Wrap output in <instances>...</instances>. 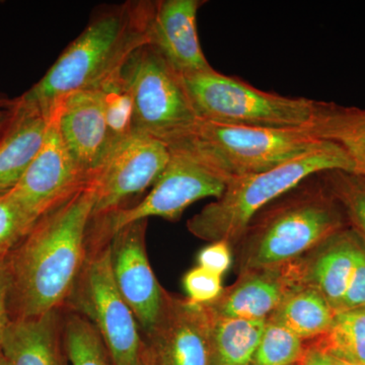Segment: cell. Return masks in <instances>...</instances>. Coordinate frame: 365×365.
I'll return each instance as SVG.
<instances>
[{
  "label": "cell",
  "instance_id": "21",
  "mask_svg": "<svg viewBox=\"0 0 365 365\" xmlns=\"http://www.w3.org/2000/svg\"><path fill=\"white\" fill-rule=\"evenodd\" d=\"M335 314L323 295L304 287L287 295L267 321L284 327L304 342H309L328 332Z\"/></svg>",
  "mask_w": 365,
  "mask_h": 365
},
{
  "label": "cell",
  "instance_id": "6",
  "mask_svg": "<svg viewBox=\"0 0 365 365\" xmlns=\"http://www.w3.org/2000/svg\"><path fill=\"white\" fill-rule=\"evenodd\" d=\"M199 120L230 126L264 129H307L319 101L287 97L259 90L215 68L182 76Z\"/></svg>",
  "mask_w": 365,
  "mask_h": 365
},
{
  "label": "cell",
  "instance_id": "22",
  "mask_svg": "<svg viewBox=\"0 0 365 365\" xmlns=\"http://www.w3.org/2000/svg\"><path fill=\"white\" fill-rule=\"evenodd\" d=\"M210 314L215 365H252L267 319L222 318Z\"/></svg>",
  "mask_w": 365,
  "mask_h": 365
},
{
  "label": "cell",
  "instance_id": "9",
  "mask_svg": "<svg viewBox=\"0 0 365 365\" xmlns=\"http://www.w3.org/2000/svg\"><path fill=\"white\" fill-rule=\"evenodd\" d=\"M170 153L167 168L143 201L133 207L118 209L109 215L91 218L90 244H107L120 228L153 216L174 222L197 201L222 195L228 182L225 177L186 153Z\"/></svg>",
  "mask_w": 365,
  "mask_h": 365
},
{
  "label": "cell",
  "instance_id": "10",
  "mask_svg": "<svg viewBox=\"0 0 365 365\" xmlns=\"http://www.w3.org/2000/svg\"><path fill=\"white\" fill-rule=\"evenodd\" d=\"M170 155L167 144L139 132L115 146L90 184L95 194L91 218L124 208L129 199L153 187Z\"/></svg>",
  "mask_w": 365,
  "mask_h": 365
},
{
  "label": "cell",
  "instance_id": "27",
  "mask_svg": "<svg viewBox=\"0 0 365 365\" xmlns=\"http://www.w3.org/2000/svg\"><path fill=\"white\" fill-rule=\"evenodd\" d=\"M307 342L284 327L267 321L252 365H294L302 361Z\"/></svg>",
  "mask_w": 365,
  "mask_h": 365
},
{
  "label": "cell",
  "instance_id": "30",
  "mask_svg": "<svg viewBox=\"0 0 365 365\" xmlns=\"http://www.w3.org/2000/svg\"><path fill=\"white\" fill-rule=\"evenodd\" d=\"M364 307H365V244L359 237L354 270H353L351 280L339 312Z\"/></svg>",
  "mask_w": 365,
  "mask_h": 365
},
{
  "label": "cell",
  "instance_id": "3",
  "mask_svg": "<svg viewBox=\"0 0 365 365\" xmlns=\"http://www.w3.org/2000/svg\"><path fill=\"white\" fill-rule=\"evenodd\" d=\"M348 227L340 204L314 175L255 215L234 247L237 273L297 260Z\"/></svg>",
  "mask_w": 365,
  "mask_h": 365
},
{
  "label": "cell",
  "instance_id": "31",
  "mask_svg": "<svg viewBox=\"0 0 365 365\" xmlns=\"http://www.w3.org/2000/svg\"><path fill=\"white\" fill-rule=\"evenodd\" d=\"M232 246L225 242H210L197 255L200 267L222 276L232 266Z\"/></svg>",
  "mask_w": 365,
  "mask_h": 365
},
{
  "label": "cell",
  "instance_id": "18",
  "mask_svg": "<svg viewBox=\"0 0 365 365\" xmlns=\"http://www.w3.org/2000/svg\"><path fill=\"white\" fill-rule=\"evenodd\" d=\"M359 242V235L348 227L297 259L302 285L323 295L335 313L349 287Z\"/></svg>",
  "mask_w": 365,
  "mask_h": 365
},
{
  "label": "cell",
  "instance_id": "14",
  "mask_svg": "<svg viewBox=\"0 0 365 365\" xmlns=\"http://www.w3.org/2000/svg\"><path fill=\"white\" fill-rule=\"evenodd\" d=\"M304 287L297 260L239 274L217 299L205 304L222 318L267 319L294 290Z\"/></svg>",
  "mask_w": 365,
  "mask_h": 365
},
{
  "label": "cell",
  "instance_id": "19",
  "mask_svg": "<svg viewBox=\"0 0 365 365\" xmlns=\"http://www.w3.org/2000/svg\"><path fill=\"white\" fill-rule=\"evenodd\" d=\"M64 309L6 327L0 350L9 365H71L64 343Z\"/></svg>",
  "mask_w": 365,
  "mask_h": 365
},
{
  "label": "cell",
  "instance_id": "7",
  "mask_svg": "<svg viewBox=\"0 0 365 365\" xmlns=\"http://www.w3.org/2000/svg\"><path fill=\"white\" fill-rule=\"evenodd\" d=\"M134 102V132L169 148L188 135L199 120L182 76L150 45L137 49L122 69Z\"/></svg>",
  "mask_w": 365,
  "mask_h": 365
},
{
  "label": "cell",
  "instance_id": "8",
  "mask_svg": "<svg viewBox=\"0 0 365 365\" xmlns=\"http://www.w3.org/2000/svg\"><path fill=\"white\" fill-rule=\"evenodd\" d=\"M64 309L95 327L114 365L143 364V336L115 282L110 242L88 247L85 265Z\"/></svg>",
  "mask_w": 365,
  "mask_h": 365
},
{
  "label": "cell",
  "instance_id": "37",
  "mask_svg": "<svg viewBox=\"0 0 365 365\" xmlns=\"http://www.w3.org/2000/svg\"><path fill=\"white\" fill-rule=\"evenodd\" d=\"M294 365H302V364H300V362H299V364H294Z\"/></svg>",
  "mask_w": 365,
  "mask_h": 365
},
{
  "label": "cell",
  "instance_id": "2",
  "mask_svg": "<svg viewBox=\"0 0 365 365\" xmlns=\"http://www.w3.org/2000/svg\"><path fill=\"white\" fill-rule=\"evenodd\" d=\"M153 6L155 1L148 0L127 1L96 14L45 76L21 97L52 113L67 96L97 90L122 71L137 49L150 43Z\"/></svg>",
  "mask_w": 365,
  "mask_h": 365
},
{
  "label": "cell",
  "instance_id": "36",
  "mask_svg": "<svg viewBox=\"0 0 365 365\" xmlns=\"http://www.w3.org/2000/svg\"><path fill=\"white\" fill-rule=\"evenodd\" d=\"M1 355H2L1 350H0V359H1Z\"/></svg>",
  "mask_w": 365,
  "mask_h": 365
},
{
  "label": "cell",
  "instance_id": "38",
  "mask_svg": "<svg viewBox=\"0 0 365 365\" xmlns=\"http://www.w3.org/2000/svg\"><path fill=\"white\" fill-rule=\"evenodd\" d=\"M141 365H144L143 364H141Z\"/></svg>",
  "mask_w": 365,
  "mask_h": 365
},
{
  "label": "cell",
  "instance_id": "34",
  "mask_svg": "<svg viewBox=\"0 0 365 365\" xmlns=\"http://www.w3.org/2000/svg\"><path fill=\"white\" fill-rule=\"evenodd\" d=\"M14 107V100H9L0 95V134L6 128L7 122L11 119Z\"/></svg>",
  "mask_w": 365,
  "mask_h": 365
},
{
  "label": "cell",
  "instance_id": "5",
  "mask_svg": "<svg viewBox=\"0 0 365 365\" xmlns=\"http://www.w3.org/2000/svg\"><path fill=\"white\" fill-rule=\"evenodd\" d=\"M307 129H264L199 121L170 146L195 158L228 182L266 172L323 145Z\"/></svg>",
  "mask_w": 365,
  "mask_h": 365
},
{
  "label": "cell",
  "instance_id": "1",
  "mask_svg": "<svg viewBox=\"0 0 365 365\" xmlns=\"http://www.w3.org/2000/svg\"><path fill=\"white\" fill-rule=\"evenodd\" d=\"M93 202L88 186L39 218L7 255L11 321L64 309L88 257Z\"/></svg>",
  "mask_w": 365,
  "mask_h": 365
},
{
  "label": "cell",
  "instance_id": "24",
  "mask_svg": "<svg viewBox=\"0 0 365 365\" xmlns=\"http://www.w3.org/2000/svg\"><path fill=\"white\" fill-rule=\"evenodd\" d=\"M123 69V68H122ZM104 110L110 151L134 133V102L122 71L97 88Z\"/></svg>",
  "mask_w": 365,
  "mask_h": 365
},
{
  "label": "cell",
  "instance_id": "13",
  "mask_svg": "<svg viewBox=\"0 0 365 365\" xmlns=\"http://www.w3.org/2000/svg\"><path fill=\"white\" fill-rule=\"evenodd\" d=\"M148 222L138 220L125 225L110 242L115 282L143 335L157 323L165 294L146 252Z\"/></svg>",
  "mask_w": 365,
  "mask_h": 365
},
{
  "label": "cell",
  "instance_id": "15",
  "mask_svg": "<svg viewBox=\"0 0 365 365\" xmlns=\"http://www.w3.org/2000/svg\"><path fill=\"white\" fill-rule=\"evenodd\" d=\"M52 111L67 150L91 184L110 150L100 91H76Z\"/></svg>",
  "mask_w": 365,
  "mask_h": 365
},
{
  "label": "cell",
  "instance_id": "4",
  "mask_svg": "<svg viewBox=\"0 0 365 365\" xmlns=\"http://www.w3.org/2000/svg\"><path fill=\"white\" fill-rule=\"evenodd\" d=\"M334 170L354 172V165L338 144L325 140L274 169L230 180L222 195L190 218L187 228L203 241L225 242L234 248L262 209L307 178Z\"/></svg>",
  "mask_w": 365,
  "mask_h": 365
},
{
  "label": "cell",
  "instance_id": "28",
  "mask_svg": "<svg viewBox=\"0 0 365 365\" xmlns=\"http://www.w3.org/2000/svg\"><path fill=\"white\" fill-rule=\"evenodd\" d=\"M35 223L7 192H0V260L6 258Z\"/></svg>",
  "mask_w": 365,
  "mask_h": 365
},
{
  "label": "cell",
  "instance_id": "20",
  "mask_svg": "<svg viewBox=\"0 0 365 365\" xmlns=\"http://www.w3.org/2000/svg\"><path fill=\"white\" fill-rule=\"evenodd\" d=\"M321 140L338 144L365 176V109L318 102L313 122L307 129Z\"/></svg>",
  "mask_w": 365,
  "mask_h": 365
},
{
  "label": "cell",
  "instance_id": "33",
  "mask_svg": "<svg viewBox=\"0 0 365 365\" xmlns=\"http://www.w3.org/2000/svg\"><path fill=\"white\" fill-rule=\"evenodd\" d=\"M9 280L7 275L6 262L0 260V341L11 323L9 313Z\"/></svg>",
  "mask_w": 365,
  "mask_h": 365
},
{
  "label": "cell",
  "instance_id": "12",
  "mask_svg": "<svg viewBox=\"0 0 365 365\" xmlns=\"http://www.w3.org/2000/svg\"><path fill=\"white\" fill-rule=\"evenodd\" d=\"M90 186L60 136L54 113L45 143L16 187L7 192L34 222Z\"/></svg>",
  "mask_w": 365,
  "mask_h": 365
},
{
  "label": "cell",
  "instance_id": "26",
  "mask_svg": "<svg viewBox=\"0 0 365 365\" xmlns=\"http://www.w3.org/2000/svg\"><path fill=\"white\" fill-rule=\"evenodd\" d=\"M319 176L344 211L349 227L365 244V176L341 170H328Z\"/></svg>",
  "mask_w": 365,
  "mask_h": 365
},
{
  "label": "cell",
  "instance_id": "11",
  "mask_svg": "<svg viewBox=\"0 0 365 365\" xmlns=\"http://www.w3.org/2000/svg\"><path fill=\"white\" fill-rule=\"evenodd\" d=\"M212 318L205 304L165 289L157 323L144 334V365H215Z\"/></svg>",
  "mask_w": 365,
  "mask_h": 365
},
{
  "label": "cell",
  "instance_id": "29",
  "mask_svg": "<svg viewBox=\"0 0 365 365\" xmlns=\"http://www.w3.org/2000/svg\"><path fill=\"white\" fill-rule=\"evenodd\" d=\"M182 287L187 299L199 304H208L222 294V276L207 269L196 266L182 277Z\"/></svg>",
  "mask_w": 365,
  "mask_h": 365
},
{
  "label": "cell",
  "instance_id": "35",
  "mask_svg": "<svg viewBox=\"0 0 365 365\" xmlns=\"http://www.w3.org/2000/svg\"><path fill=\"white\" fill-rule=\"evenodd\" d=\"M0 365H9L6 359H4V355H1V359H0Z\"/></svg>",
  "mask_w": 365,
  "mask_h": 365
},
{
  "label": "cell",
  "instance_id": "16",
  "mask_svg": "<svg viewBox=\"0 0 365 365\" xmlns=\"http://www.w3.org/2000/svg\"><path fill=\"white\" fill-rule=\"evenodd\" d=\"M202 0L155 1L150 24L151 47L181 76L211 71L197 31V14Z\"/></svg>",
  "mask_w": 365,
  "mask_h": 365
},
{
  "label": "cell",
  "instance_id": "17",
  "mask_svg": "<svg viewBox=\"0 0 365 365\" xmlns=\"http://www.w3.org/2000/svg\"><path fill=\"white\" fill-rule=\"evenodd\" d=\"M53 112L23 98H14L11 119L0 134V192L11 191L21 181L42 148Z\"/></svg>",
  "mask_w": 365,
  "mask_h": 365
},
{
  "label": "cell",
  "instance_id": "23",
  "mask_svg": "<svg viewBox=\"0 0 365 365\" xmlns=\"http://www.w3.org/2000/svg\"><path fill=\"white\" fill-rule=\"evenodd\" d=\"M309 342L342 359L365 365V307L338 312L328 332Z\"/></svg>",
  "mask_w": 365,
  "mask_h": 365
},
{
  "label": "cell",
  "instance_id": "32",
  "mask_svg": "<svg viewBox=\"0 0 365 365\" xmlns=\"http://www.w3.org/2000/svg\"><path fill=\"white\" fill-rule=\"evenodd\" d=\"M300 364L302 365H361L326 351L311 342H307L306 351Z\"/></svg>",
  "mask_w": 365,
  "mask_h": 365
},
{
  "label": "cell",
  "instance_id": "25",
  "mask_svg": "<svg viewBox=\"0 0 365 365\" xmlns=\"http://www.w3.org/2000/svg\"><path fill=\"white\" fill-rule=\"evenodd\" d=\"M63 334L71 365H114L100 334L81 314L64 309Z\"/></svg>",
  "mask_w": 365,
  "mask_h": 365
}]
</instances>
